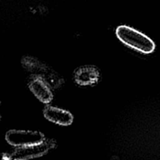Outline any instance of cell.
I'll return each mask as SVG.
<instances>
[{
	"instance_id": "cell-1",
	"label": "cell",
	"mask_w": 160,
	"mask_h": 160,
	"mask_svg": "<svg viewBox=\"0 0 160 160\" xmlns=\"http://www.w3.org/2000/svg\"><path fill=\"white\" fill-rule=\"evenodd\" d=\"M116 34L124 44L141 52L149 54L155 49L154 42L149 37L129 26H119Z\"/></svg>"
},
{
	"instance_id": "cell-2",
	"label": "cell",
	"mask_w": 160,
	"mask_h": 160,
	"mask_svg": "<svg viewBox=\"0 0 160 160\" xmlns=\"http://www.w3.org/2000/svg\"><path fill=\"white\" fill-rule=\"evenodd\" d=\"M56 147L54 139H45L41 143L19 147L9 156L10 160H27L42 156Z\"/></svg>"
},
{
	"instance_id": "cell-3",
	"label": "cell",
	"mask_w": 160,
	"mask_h": 160,
	"mask_svg": "<svg viewBox=\"0 0 160 160\" xmlns=\"http://www.w3.org/2000/svg\"><path fill=\"white\" fill-rule=\"evenodd\" d=\"M6 140L11 145L18 147L41 143L44 141V135L39 131L9 130L6 134Z\"/></svg>"
},
{
	"instance_id": "cell-4",
	"label": "cell",
	"mask_w": 160,
	"mask_h": 160,
	"mask_svg": "<svg viewBox=\"0 0 160 160\" xmlns=\"http://www.w3.org/2000/svg\"><path fill=\"white\" fill-rule=\"evenodd\" d=\"M28 87L32 94L41 102L49 103L53 99V94L49 85L41 78L34 76L29 79Z\"/></svg>"
},
{
	"instance_id": "cell-5",
	"label": "cell",
	"mask_w": 160,
	"mask_h": 160,
	"mask_svg": "<svg viewBox=\"0 0 160 160\" xmlns=\"http://www.w3.org/2000/svg\"><path fill=\"white\" fill-rule=\"evenodd\" d=\"M73 78L76 83L80 86H91L99 81L100 72L94 66H83L75 71Z\"/></svg>"
},
{
	"instance_id": "cell-6",
	"label": "cell",
	"mask_w": 160,
	"mask_h": 160,
	"mask_svg": "<svg viewBox=\"0 0 160 160\" xmlns=\"http://www.w3.org/2000/svg\"><path fill=\"white\" fill-rule=\"evenodd\" d=\"M43 114L49 121L62 126L71 124L74 119L73 116L70 112L51 106H47L44 108Z\"/></svg>"
}]
</instances>
